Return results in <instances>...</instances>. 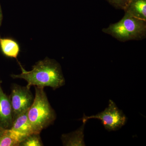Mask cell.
I'll use <instances>...</instances> for the list:
<instances>
[{
  "label": "cell",
  "mask_w": 146,
  "mask_h": 146,
  "mask_svg": "<svg viewBox=\"0 0 146 146\" xmlns=\"http://www.w3.org/2000/svg\"><path fill=\"white\" fill-rule=\"evenodd\" d=\"M22 72L20 74L11 75L12 78L23 79L27 82V86L51 87L53 90L60 88L65 84L60 64L50 58L39 60L33 66L32 70H26L18 62Z\"/></svg>",
  "instance_id": "cell-1"
},
{
  "label": "cell",
  "mask_w": 146,
  "mask_h": 146,
  "mask_svg": "<svg viewBox=\"0 0 146 146\" xmlns=\"http://www.w3.org/2000/svg\"><path fill=\"white\" fill-rule=\"evenodd\" d=\"M35 87V96L28 111V116L33 132L40 133L53 123L56 114L51 106L44 87Z\"/></svg>",
  "instance_id": "cell-2"
},
{
  "label": "cell",
  "mask_w": 146,
  "mask_h": 146,
  "mask_svg": "<svg viewBox=\"0 0 146 146\" xmlns=\"http://www.w3.org/2000/svg\"><path fill=\"white\" fill-rule=\"evenodd\" d=\"M102 31L120 42L143 40L146 36V21L125 13L121 20L103 29Z\"/></svg>",
  "instance_id": "cell-3"
},
{
  "label": "cell",
  "mask_w": 146,
  "mask_h": 146,
  "mask_svg": "<svg viewBox=\"0 0 146 146\" xmlns=\"http://www.w3.org/2000/svg\"><path fill=\"white\" fill-rule=\"evenodd\" d=\"M96 119L101 120L105 128L108 131L117 130L125 124L127 118L121 110L119 109L115 102L110 100L108 106L102 112L96 115L85 116L80 119L86 123L89 119Z\"/></svg>",
  "instance_id": "cell-4"
},
{
  "label": "cell",
  "mask_w": 146,
  "mask_h": 146,
  "mask_svg": "<svg viewBox=\"0 0 146 146\" xmlns=\"http://www.w3.org/2000/svg\"><path fill=\"white\" fill-rule=\"evenodd\" d=\"M9 98L13 120L20 114L28 110L34 100L31 91V87L27 85L22 86L16 84H13L11 87Z\"/></svg>",
  "instance_id": "cell-5"
},
{
  "label": "cell",
  "mask_w": 146,
  "mask_h": 146,
  "mask_svg": "<svg viewBox=\"0 0 146 146\" xmlns=\"http://www.w3.org/2000/svg\"><path fill=\"white\" fill-rule=\"evenodd\" d=\"M0 80V127L10 129L13 122L11 103L9 97L3 91Z\"/></svg>",
  "instance_id": "cell-6"
},
{
  "label": "cell",
  "mask_w": 146,
  "mask_h": 146,
  "mask_svg": "<svg viewBox=\"0 0 146 146\" xmlns=\"http://www.w3.org/2000/svg\"><path fill=\"white\" fill-rule=\"evenodd\" d=\"M28 111L20 114L13 120L11 129L23 138L33 133L28 116Z\"/></svg>",
  "instance_id": "cell-7"
},
{
  "label": "cell",
  "mask_w": 146,
  "mask_h": 146,
  "mask_svg": "<svg viewBox=\"0 0 146 146\" xmlns=\"http://www.w3.org/2000/svg\"><path fill=\"white\" fill-rule=\"evenodd\" d=\"M123 10L132 17L146 21V0H129Z\"/></svg>",
  "instance_id": "cell-8"
},
{
  "label": "cell",
  "mask_w": 146,
  "mask_h": 146,
  "mask_svg": "<svg viewBox=\"0 0 146 146\" xmlns=\"http://www.w3.org/2000/svg\"><path fill=\"white\" fill-rule=\"evenodd\" d=\"M85 124L83 123V125L81 127L75 131L67 134H63L61 139L63 145L85 146L84 141V129Z\"/></svg>",
  "instance_id": "cell-9"
},
{
  "label": "cell",
  "mask_w": 146,
  "mask_h": 146,
  "mask_svg": "<svg viewBox=\"0 0 146 146\" xmlns=\"http://www.w3.org/2000/svg\"><path fill=\"white\" fill-rule=\"evenodd\" d=\"M23 138L11 129L0 127V146H19Z\"/></svg>",
  "instance_id": "cell-10"
},
{
  "label": "cell",
  "mask_w": 146,
  "mask_h": 146,
  "mask_svg": "<svg viewBox=\"0 0 146 146\" xmlns=\"http://www.w3.org/2000/svg\"><path fill=\"white\" fill-rule=\"evenodd\" d=\"M0 47L3 54L7 57L17 58L20 52L19 45L11 39L0 37Z\"/></svg>",
  "instance_id": "cell-11"
},
{
  "label": "cell",
  "mask_w": 146,
  "mask_h": 146,
  "mask_svg": "<svg viewBox=\"0 0 146 146\" xmlns=\"http://www.w3.org/2000/svg\"><path fill=\"white\" fill-rule=\"evenodd\" d=\"M40 135V133L33 132L28 135L21 141L19 146H44Z\"/></svg>",
  "instance_id": "cell-12"
},
{
  "label": "cell",
  "mask_w": 146,
  "mask_h": 146,
  "mask_svg": "<svg viewBox=\"0 0 146 146\" xmlns=\"http://www.w3.org/2000/svg\"><path fill=\"white\" fill-rule=\"evenodd\" d=\"M112 6L118 9L124 10L129 0H106Z\"/></svg>",
  "instance_id": "cell-13"
},
{
  "label": "cell",
  "mask_w": 146,
  "mask_h": 146,
  "mask_svg": "<svg viewBox=\"0 0 146 146\" xmlns=\"http://www.w3.org/2000/svg\"><path fill=\"white\" fill-rule=\"evenodd\" d=\"M3 19V14L2 12L1 7V5H0V26H1L2 23V21Z\"/></svg>",
  "instance_id": "cell-14"
}]
</instances>
